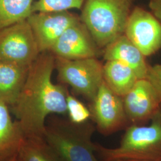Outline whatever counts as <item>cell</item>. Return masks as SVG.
I'll return each instance as SVG.
<instances>
[{"mask_svg": "<svg viewBox=\"0 0 161 161\" xmlns=\"http://www.w3.org/2000/svg\"><path fill=\"white\" fill-rule=\"evenodd\" d=\"M67 114L69 121L76 124H81L91 119V112L86 105L69 93L66 97Z\"/></svg>", "mask_w": 161, "mask_h": 161, "instance_id": "cell-19", "label": "cell"}, {"mask_svg": "<svg viewBox=\"0 0 161 161\" xmlns=\"http://www.w3.org/2000/svg\"><path fill=\"white\" fill-rule=\"evenodd\" d=\"M136 0H86L80 20L98 48L124 34Z\"/></svg>", "mask_w": 161, "mask_h": 161, "instance_id": "cell-3", "label": "cell"}, {"mask_svg": "<svg viewBox=\"0 0 161 161\" xmlns=\"http://www.w3.org/2000/svg\"><path fill=\"white\" fill-rule=\"evenodd\" d=\"M103 72L104 82L122 97L139 80L133 69L117 60L106 61L103 65Z\"/></svg>", "mask_w": 161, "mask_h": 161, "instance_id": "cell-15", "label": "cell"}, {"mask_svg": "<svg viewBox=\"0 0 161 161\" xmlns=\"http://www.w3.org/2000/svg\"><path fill=\"white\" fill-rule=\"evenodd\" d=\"M80 19L68 11L32 13L26 20L40 53L49 52L64 32Z\"/></svg>", "mask_w": 161, "mask_h": 161, "instance_id": "cell-9", "label": "cell"}, {"mask_svg": "<svg viewBox=\"0 0 161 161\" xmlns=\"http://www.w3.org/2000/svg\"><path fill=\"white\" fill-rule=\"evenodd\" d=\"M103 65L96 58L75 60L56 58L55 61L60 80L91 102L103 82Z\"/></svg>", "mask_w": 161, "mask_h": 161, "instance_id": "cell-5", "label": "cell"}, {"mask_svg": "<svg viewBox=\"0 0 161 161\" xmlns=\"http://www.w3.org/2000/svg\"><path fill=\"white\" fill-rule=\"evenodd\" d=\"M17 161H22L20 159H19V158H18V156H17Z\"/></svg>", "mask_w": 161, "mask_h": 161, "instance_id": "cell-24", "label": "cell"}, {"mask_svg": "<svg viewBox=\"0 0 161 161\" xmlns=\"http://www.w3.org/2000/svg\"><path fill=\"white\" fill-rule=\"evenodd\" d=\"M95 130L89 121L76 124L58 119L46 125L44 137L60 161H99L92 141Z\"/></svg>", "mask_w": 161, "mask_h": 161, "instance_id": "cell-4", "label": "cell"}, {"mask_svg": "<svg viewBox=\"0 0 161 161\" xmlns=\"http://www.w3.org/2000/svg\"><path fill=\"white\" fill-rule=\"evenodd\" d=\"M124 35L145 57L161 48V23L151 12L136 7L128 17Z\"/></svg>", "mask_w": 161, "mask_h": 161, "instance_id": "cell-8", "label": "cell"}, {"mask_svg": "<svg viewBox=\"0 0 161 161\" xmlns=\"http://www.w3.org/2000/svg\"><path fill=\"white\" fill-rule=\"evenodd\" d=\"M149 7L152 14L161 23V0H150Z\"/></svg>", "mask_w": 161, "mask_h": 161, "instance_id": "cell-21", "label": "cell"}, {"mask_svg": "<svg viewBox=\"0 0 161 161\" xmlns=\"http://www.w3.org/2000/svg\"><path fill=\"white\" fill-rule=\"evenodd\" d=\"M98 50V47L80 19L64 32L49 52L56 58L75 60L96 58Z\"/></svg>", "mask_w": 161, "mask_h": 161, "instance_id": "cell-11", "label": "cell"}, {"mask_svg": "<svg viewBox=\"0 0 161 161\" xmlns=\"http://www.w3.org/2000/svg\"><path fill=\"white\" fill-rule=\"evenodd\" d=\"M89 109L96 129L104 136L125 130L130 125L122 97L114 92L104 80Z\"/></svg>", "mask_w": 161, "mask_h": 161, "instance_id": "cell-7", "label": "cell"}, {"mask_svg": "<svg viewBox=\"0 0 161 161\" xmlns=\"http://www.w3.org/2000/svg\"><path fill=\"white\" fill-rule=\"evenodd\" d=\"M155 88L161 99V64L149 65L146 78Z\"/></svg>", "mask_w": 161, "mask_h": 161, "instance_id": "cell-20", "label": "cell"}, {"mask_svg": "<svg viewBox=\"0 0 161 161\" xmlns=\"http://www.w3.org/2000/svg\"><path fill=\"white\" fill-rule=\"evenodd\" d=\"M122 100L130 125H144L161 108V98L146 79L138 80Z\"/></svg>", "mask_w": 161, "mask_h": 161, "instance_id": "cell-10", "label": "cell"}, {"mask_svg": "<svg viewBox=\"0 0 161 161\" xmlns=\"http://www.w3.org/2000/svg\"><path fill=\"white\" fill-rule=\"evenodd\" d=\"M29 67L0 60V102L12 106L26 79Z\"/></svg>", "mask_w": 161, "mask_h": 161, "instance_id": "cell-14", "label": "cell"}, {"mask_svg": "<svg viewBox=\"0 0 161 161\" xmlns=\"http://www.w3.org/2000/svg\"><path fill=\"white\" fill-rule=\"evenodd\" d=\"M95 151L103 161H161V108L149 125L127 127L118 147L108 148L95 143Z\"/></svg>", "mask_w": 161, "mask_h": 161, "instance_id": "cell-2", "label": "cell"}, {"mask_svg": "<svg viewBox=\"0 0 161 161\" xmlns=\"http://www.w3.org/2000/svg\"><path fill=\"white\" fill-rule=\"evenodd\" d=\"M34 0H0V31L25 20L32 13Z\"/></svg>", "mask_w": 161, "mask_h": 161, "instance_id": "cell-17", "label": "cell"}, {"mask_svg": "<svg viewBox=\"0 0 161 161\" xmlns=\"http://www.w3.org/2000/svg\"><path fill=\"white\" fill-rule=\"evenodd\" d=\"M104 59L117 60L125 64L134 70L138 79H145L149 64L145 56L138 48L122 35L104 48Z\"/></svg>", "mask_w": 161, "mask_h": 161, "instance_id": "cell-12", "label": "cell"}, {"mask_svg": "<svg viewBox=\"0 0 161 161\" xmlns=\"http://www.w3.org/2000/svg\"><path fill=\"white\" fill-rule=\"evenodd\" d=\"M86 0H37L34 3L32 12L68 11L72 8H80Z\"/></svg>", "mask_w": 161, "mask_h": 161, "instance_id": "cell-18", "label": "cell"}, {"mask_svg": "<svg viewBox=\"0 0 161 161\" xmlns=\"http://www.w3.org/2000/svg\"><path fill=\"white\" fill-rule=\"evenodd\" d=\"M41 53L26 20L0 31V60L29 67Z\"/></svg>", "mask_w": 161, "mask_h": 161, "instance_id": "cell-6", "label": "cell"}, {"mask_svg": "<svg viewBox=\"0 0 161 161\" xmlns=\"http://www.w3.org/2000/svg\"><path fill=\"white\" fill-rule=\"evenodd\" d=\"M24 138L19 124L12 120L8 106L0 102V161L17 155Z\"/></svg>", "mask_w": 161, "mask_h": 161, "instance_id": "cell-13", "label": "cell"}, {"mask_svg": "<svg viewBox=\"0 0 161 161\" xmlns=\"http://www.w3.org/2000/svg\"><path fill=\"white\" fill-rule=\"evenodd\" d=\"M55 61L52 53H41L29 66L23 88L12 106L25 137H44L47 116L67 114L68 92L52 81Z\"/></svg>", "mask_w": 161, "mask_h": 161, "instance_id": "cell-1", "label": "cell"}, {"mask_svg": "<svg viewBox=\"0 0 161 161\" xmlns=\"http://www.w3.org/2000/svg\"><path fill=\"white\" fill-rule=\"evenodd\" d=\"M140 161V160H133V159H126V160H119V161Z\"/></svg>", "mask_w": 161, "mask_h": 161, "instance_id": "cell-23", "label": "cell"}, {"mask_svg": "<svg viewBox=\"0 0 161 161\" xmlns=\"http://www.w3.org/2000/svg\"><path fill=\"white\" fill-rule=\"evenodd\" d=\"M17 156L22 161H60L44 137H25Z\"/></svg>", "mask_w": 161, "mask_h": 161, "instance_id": "cell-16", "label": "cell"}, {"mask_svg": "<svg viewBox=\"0 0 161 161\" xmlns=\"http://www.w3.org/2000/svg\"><path fill=\"white\" fill-rule=\"evenodd\" d=\"M17 161V154L12 156L11 157L6 159L5 160L1 161Z\"/></svg>", "mask_w": 161, "mask_h": 161, "instance_id": "cell-22", "label": "cell"}, {"mask_svg": "<svg viewBox=\"0 0 161 161\" xmlns=\"http://www.w3.org/2000/svg\"></svg>", "mask_w": 161, "mask_h": 161, "instance_id": "cell-25", "label": "cell"}]
</instances>
